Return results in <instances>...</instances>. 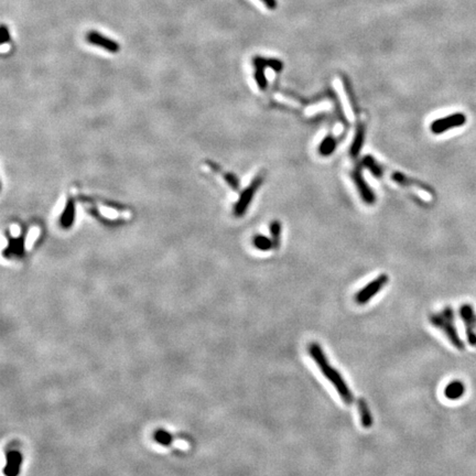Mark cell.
<instances>
[{"label": "cell", "instance_id": "cell-1", "mask_svg": "<svg viewBox=\"0 0 476 476\" xmlns=\"http://www.w3.org/2000/svg\"><path fill=\"white\" fill-rule=\"evenodd\" d=\"M308 353L311 356V358L314 360V363L319 366L324 377L333 385V387L335 388V390L338 391L342 400L347 405L353 404L354 395L351 391L350 387H348V385L346 384L344 378L342 377L339 371L329 364L327 356L325 355L324 351L322 350L320 344H317V343L315 342L310 343V344L308 345Z\"/></svg>", "mask_w": 476, "mask_h": 476}, {"label": "cell", "instance_id": "cell-2", "mask_svg": "<svg viewBox=\"0 0 476 476\" xmlns=\"http://www.w3.org/2000/svg\"><path fill=\"white\" fill-rule=\"evenodd\" d=\"M429 321L434 327L441 329V331L446 334L448 340L451 342V344L458 348L460 351H463L465 348V344L463 342L456 331V327L454 324V312L451 307L444 308L442 311L437 313H433L429 316Z\"/></svg>", "mask_w": 476, "mask_h": 476}, {"label": "cell", "instance_id": "cell-3", "mask_svg": "<svg viewBox=\"0 0 476 476\" xmlns=\"http://www.w3.org/2000/svg\"><path fill=\"white\" fill-rule=\"evenodd\" d=\"M90 213L93 214L94 216L97 218L107 222V223H116V222H123L128 216L127 212H125L124 207H119L115 204H109V203H97L95 205L90 202Z\"/></svg>", "mask_w": 476, "mask_h": 476}, {"label": "cell", "instance_id": "cell-4", "mask_svg": "<svg viewBox=\"0 0 476 476\" xmlns=\"http://www.w3.org/2000/svg\"><path fill=\"white\" fill-rule=\"evenodd\" d=\"M264 181V176L263 174L257 175L255 179L251 181L248 188H246L244 191L240 194L238 201L236 202V204L234 206V215L236 217H242L245 215L246 211L248 209L250 203L255 196L256 192L258 191V189L262 186V183Z\"/></svg>", "mask_w": 476, "mask_h": 476}, {"label": "cell", "instance_id": "cell-5", "mask_svg": "<svg viewBox=\"0 0 476 476\" xmlns=\"http://www.w3.org/2000/svg\"><path fill=\"white\" fill-rule=\"evenodd\" d=\"M389 281V277L387 275H380L376 279H374L372 282L368 283L367 285L359 290L358 292L355 296V301H356L357 304L359 306H364V304L370 302L374 297H375L380 290H382L387 282Z\"/></svg>", "mask_w": 476, "mask_h": 476}, {"label": "cell", "instance_id": "cell-6", "mask_svg": "<svg viewBox=\"0 0 476 476\" xmlns=\"http://www.w3.org/2000/svg\"><path fill=\"white\" fill-rule=\"evenodd\" d=\"M465 123H466V116L464 115V114L454 113L452 114V115H449L447 117L434 120V122L431 124L430 129L434 135H441L450 129L464 126Z\"/></svg>", "mask_w": 476, "mask_h": 476}, {"label": "cell", "instance_id": "cell-7", "mask_svg": "<svg viewBox=\"0 0 476 476\" xmlns=\"http://www.w3.org/2000/svg\"><path fill=\"white\" fill-rule=\"evenodd\" d=\"M461 319L464 323L468 344L476 346V313L471 304H463L460 308Z\"/></svg>", "mask_w": 476, "mask_h": 476}, {"label": "cell", "instance_id": "cell-8", "mask_svg": "<svg viewBox=\"0 0 476 476\" xmlns=\"http://www.w3.org/2000/svg\"><path fill=\"white\" fill-rule=\"evenodd\" d=\"M85 39L88 43H91L92 46L99 47L108 51L111 53H117L120 50V46L117 41L109 39V38L103 35L101 33L97 32V31H90V32H87Z\"/></svg>", "mask_w": 476, "mask_h": 476}, {"label": "cell", "instance_id": "cell-9", "mask_svg": "<svg viewBox=\"0 0 476 476\" xmlns=\"http://www.w3.org/2000/svg\"><path fill=\"white\" fill-rule=\"evenodd\" d=\"M352 175H353V180H354L355 184H356V187H357L358 191L360 193L361 199H363L367 203V204H374V202H375V199H376L375 194H374L373 190L370 187H368V184L364 180L360 169L357 168L356 170L354 171Z\"/></svg>", "mask_w": 476, "mask_h": 476}, {"label": "cell", "instance_id": "cell-10", "mask_svg": "<svg viewBox=\"0 0 476 476\" xmlns=\"http://www.w3.org/2000/svg\"><path fill=\"white\" fill-rule=\"evenodd\" d=\"M75 215H76L75 201L71 196V198H68V200L66 201L64 209H63V212L61 213V216L59 219L60 226L64 228V230L72 227L75 222Z\"/></svg>", "mask_w": 476, "mask_h": 476}, {"label": "cell", "instance_id": "cell-11", "mask_svg": "<svg viewBox=\"0 0 476 476\" xmlns=\"http://www.w3.org/2000/svg\"><path fill=\"white\" fill-rule=\"evenodd\" d=\"M465 392V386L460 380H453L444 388V396L450 400H458Z\"/></svg>", "mask_w": 476, "mask_h": 476}, {"label": "cell", "instance_id": "cell-12", "mask_svg": "<svg viewBox=\"0 0 476 476\" xmlns=\"http://www.w3.org/2000/svg\"><path fill=\"white\" fill-rule=\"evenodd\" d=\"M357 408H358V414H359V420L361 427L365 429H370L373 426V416L370 407L366 402L365 399L360 398L357 401Z\"/></svg>", "mask_w": 476, "mask_h": 476}, {"label": "cell", "instance_id": "cell-13", "mask_svg": "<svg viewBox=\"0 0 476 476\" xmlns=\"http://www.w3.org/2000/svg\"><path fill=\"white\" fill-rule=\"evenodd\" d=\"M365 132H366L365 126L363 124H359L356 129V134H355V137L353 139V143L351 145V150H350L351 156L353 158H356L359 155L361 148H363L364 140H365Z\"/></svg>", "mask_w": 476, "mask_h": 476}, {"label": "cell", "instance_id": "cell-14", "mask_svg": "<svg viewBox=\"0 0 476 476\" xmlns=\"http://www.w3.org/2000/svg\"><path fill=\"white\" fill-rule=\"evenodd\" d=\"M336 145H338V141H336V139L331 135L326 136L324 139H323L322 142L320 143V147H319L320 155L323 156V157L331 156L333 152L335 151Z\"/></svg>", "mask_w": 476, "mask_h": 476}, {"label": "cell", "instance_id": "cell-15", "mask_svg": "<svg viewBox=\"0 0 476 476\" xmlns=\"http://www.w3.org/2000/svg\"><path fill=\"white\" fill-rule=\"evenodd\" d=\"M208 166L209 168H213L214 171H216L217 173H219L222 176H223V179L227 182L228 186H230L234 191H238L239 190V180L236 177V175H234L233 173H230V172H224L223 170H221L216 164H214L212 162H209L208 163Z\"/></svg>", "mask_w": 476, "mask_h": 476}, {"label": "cell", "instance_id": "cell-16", "mask_svg": "<svg viewBox=\"0 0 476 476\" xmlns=\"http://www.w3.org/2000/svg\"><path fill=\"white\" fill-rule=\"evenodd\" d=\"M41 228L38 226H33L29 228L28 233L24 236V243H25V250H30L35 245L36 240L40 238Z\"/></svg>", "mask_w": 476, "mask_h": 476}, {"label": "cell", "instance_id": "cell-17", "mask_svg": "<svg viewBox=\"0 0 476 476\" xmlns=\"http://www.w3.org/2000/svg\"><path fill=\"white\" fill-rule=\"evenodd\" d=\"M253 66H262L264 68L271 67L274 68L276 72H280L283 67L282 63L278 60L272 59H264V58H255L253 59Z\"/></svg>", "mask_w": 476, "mask_h": 476}, {"label": "cell", "instance_id": "cell-18", "mask_svg": "<svg viewBox=\"0 0 476 476\" xmlns=\"http://www.w3.org/2000/svg\"><path fill=\"white\" fill-rule=\"evenodd\" d=\"M363 166L366 167L371 172L375 175L376 177H380L383 175V168L380 167V164L374 159L372 156H366L363 159Z\"/></svg>", "mask_w": 476, "mask_h": 476}, {"label": "cell", "instance_id": "cell-19", "mask_svg": "<svg viewBox=\"0 0 476 476\" xmlns=\"http://www.w3.org/2000/svg\"><path fill=\"white\" fill-rule=\"evenodd\" d=\"M270 234H271V240L274 244V248L278 249L280 246V237H281V224L279 221L271 222L270 224Z\"/></svg>", "mask_w": 476, "mask_h": 476}, {"label": "cell", "instance_id": "cell-20", "mask_svg": "<svg viewBox=\"0 0 476 476\" xmlns=\"http://www.w3.org/2000/svg\"><path fill=\"white\" fill-rule=\"evenodd\" d=\"M252 244L256 247L257 249L263 250V251H267L271 248H274V244H272V240L267 238L266 236H263V235H257L252 238Z\"/></svg>", "mask_w": 476, "mask_h": 476}, {"label": "cell", "instance_id": "cell-21", "mask_svg": "<svg viewBox=\"0 0 476 476\" xmlns=\"http://www.w3.org/2000/svg\"><path fill=\"white\" fill-rule=\"evenodd\" d=\"M255 81L260 90H266L267 87V80H266L265 68L262 66H255Z\"/></svg>", "mask_w": 476, "mask_h": 476}, {"label": "cell", "instance_id": "cell-22", "mask_svg": "<svg viewBox=\"0 0 476 476\" xmlns=\"http://www.w3.org/2000/svg\"><path fill=\"white\" fill-rule=\"evenodd\" d=\"M11 36H10V30L6 24L2 25V44L5 46L6 43L10 42Z\"/></svg>", "mask_w": 476, "mask_h": 476}, {"label": "cell", "instance_id": "cell-23", "mask_svg": "<svg viewBox=\"0 0 476 476\" xmlns=\"http://www.w3.org/2000/svg\"><path fill=\"white\" fill-rule=\"evenodd\" d=\"M262 2L267 6L269 9H275L277 7V2L276 0H262Z\"/></svg>", "mask_w": 476, "mask_h": 476}]
</instances>
